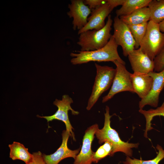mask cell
Wrapping results in <instances>:
<instances>
[{"label": "cell", "instance_id": "cell-1", "mask_svg": "<svg viewBox=\"0 0 164 164\" xmlns=\"http://www.w3.org/2000/svg\"><path fill=\"white\" fill-rule=\"evenodd\" d=\"M118 46L112 35L107 44L103 47L98 50L90 51H76L79 53H71L70 56L73 57L71 62L73 65L80 64L90 61L98 62L111 61L117 60L125 64V62L119 56L117 50Z\"/></svg>", "mask_w": 164, "mask_h": 164}, {"label": "cell", "instance_id": "cell-2", "mask_svg": "<svg viewBox=\"0 0 164 164\" xmlns=\"http://www.w3.org/2000/svg\"><path fill=\"white\" fill-rule=\"evenodd\" d=\"M105 111L104 126L101 129L98 128L95 133L99 144H101L108 142L112 144L113 149L111 156L115 152H120L129 157L132 156V149L138 148L139 143H130L122 141L117 132L111 126L110 119L112 115H110L109 108L108 106H106Z\"/></svg>", "mask_w": 164, "mask_h": 164}, {"label": "cell", "instance_id": "cell-3", "mask_svg": "<svg viewBox=\"0 0 164 164\" xmlns=\"http://www.w3.org/2000/svg\"><path fill=\"white\" fill-rule=\"evenodd\" d=\"M112 22L111 16L109 15L103 28L98 30H88L80 34L77 43L81 47L80 51L94 50L105 46L111 36L110 32Z\"/></svg>", "mask_w": 164, "mask_h": 164}, {"label": "cell", "instance_id": "cell-4", "mask_svg": "<svg viewBox=\"0 0 164 164\" xmlns=\"http://www.w3.org/2000/svg\"><path fill=\"white\" fill-rule=\"evenodd\" d=\"M96 75L92 93L89 98L86 107L90 110L102 94L112 84L116 69L108 66H101L95 63Z\"/></svg>", "mask_w": 164, "mask_h": 164}, {"label": "cell", "instance_id": "cell-5", "mask_svg": "<svg viewBox=\"0 0 164 164\" xmlns=\"http://www.w3.org/2000/svg\"><path fill=\"white\" fill-rule=\"evenodd\" d=\"M164 46V33L159 29V25L150 20L148 22L145 35L140 48L152 60Z\"/></svg>", "mask_w": 164, "mask_h": 164}, {"label": "cell", "instance_id": "cell-6", "mask_svg": "<svg viewBox=\"0 0 164 164\" xmlns=\"http://www.w3.org/2000/svg\"><path fill=\"white\" fill-rule=\"evenodd\" d=\"M113 63L116 66L115 73L110 90L108 94L102 98V103L107 101L115 94L120 92L134 93L131 77V73L127 70L125 65L117 60Z\"/></svg>", "mask_w": 164, "mask_h": 164}, {"label": "cell", "instance_id": "cell-7", "mask_svg": "<svg viewBox=\"0 0 164 164\" xmlns=\"http://www.w3.org/2000/svg\"><path fill=\"white\" fill-rule=\"evenodd\" d=\"M73 102L72 99L68 95H64L62 96L61 100L56 99L53 102V104L58 108L56 112L53 115L49 116H41L38 115L37 116L43 118L46 120L47 121L57 120L63 121L65 124L66 130L70 134L71 137L74 141H75V135L73 131L74 129L69 120L68 112L69 110L71 111L74 115H78L79 112L73 110L71 107V104Z\"/></svg>", "mask_w": 164, "mask_h": 164}, {"label": "cell", "instance_id": "cell-8", "mask_svg": "<svg viewBox=\"0 0 164 164\" xmlns=\"http://www.w3.org/2000/svg\"><path fill=\"white\" fill-rule=\"evenodd\" d=\"M114 29L113 35L118 46L122 48L123 54L125 56L135 49V42L128 26L119 17L115 16L113 23Z\"/></svg>", "mask_w": 164, "mask_h": 164}, {"label": "cell", "instance_id": "cell-9", "mask_svg": "<svg viewBox=\"0 0 164 164\" xmlns=\"http://www.w3.org/2000/svg\"><path fill=\"white\" fill-rule=\"evenodd\" d=\"M98 128V124H95L85 130L81 149L74 159L73 164H91L93 162L94 152L91 149V145Z\"/></svg>", "mask_w": 164, "mask_h": 164}, {"label": "cell", "instance_id": "cell-10", "mask_svg": "<svg viewBox=\"0 0 164 164\" xmlns=\"http://www.w3.org/2000/svg\"><path fill=\"white\" fill-rule=\"evenodd\" d=\"M148 74L153 79L152 87L149 94L141 99L139 102V109H142L147 105L154 107H157L160 94L164 87V69L159 72L153 71Z\"/></svg>", "mask_w": 164, "mask_h": 164}, {"label": "cell", "instance_id": "cell-11", "mask_svg": "<svg viewBox=\"0 0 164 164\" xmlns=\"http://www.w3.org/2000/svg\"><path fill=\"white\" fill-rule=\"evenodd\" d=\"M70 11L67 14L70 18H73V29L79 30L85 26L87 22L88 17L91 10L85 5L84 0H72L68 5Z\"/></svg>", "mask_w": 164, "mask_h": 164}, {"label": "cell", "instance_id": "cell-12", "mask_svg": "<svg viewBox=\"0 0 164 164\" xmlns=\"http://www.w3.org/2000/svg\"><path fill=\"white\" fill-rule=\"evenodd\" d=\"M62 135V143L55 152L49 155L43 154V158L47 164H58L61 160L68 158H73L74 159L80 152V148L75 150L68 148L67 142L71 135L68 131L66 130L63 131Z\"/></svg>", "mask_w": 164, "mask_h": 164}, {"label": "cell", "instance_id": "cell-13", "mask_svg": "<svg viewBox=\"0 0 164 164\" xmlns=\"http://www.w3.org/2000/svg\"><path fill=\"white\" fill-rule=\"evenodd\" d=\"M91 11V15L88 18L87 24L78 31V34L88 30H98L103 28L106 24L105 19L112 10L106 1L105 3Z\"/></svg>", "mask_w": 164, "mask_h": 164}, {"label": "cell", "instance_id": "cell-14", "mask_svg": "<svg viewBox=\"0 0 164 164\" xmlns=\"http://www.w3.org/2000/svg\"><path fill=\"white\" fill-rule=\"evenodd\" d=\"M132 68L134 73L148 74L154 69V60L139 48L134 49L128 56Z\"/></svg>", "mask_w": 164, "mask_h": 164}, {"label": "cell", "instance_id": "cell-15", "mask_svg": "<svg viewBox=\"0 0 164 164\" xmlns=\"http://www.w3.org/2000/svg\"><path fill=\"white\" fill-rule=\"evenodd\" d=\"M131 77L134 93L141 99L146 97L151 90L152 78L148 73H131Z\"/></svg>", "mask_w": 164, "mask_h": 164}, {"label": "cell", "instance_id": "cell-16", "mask_svg": "<svg viewBox=\"0 0 164 164\" xmlns=\"http://www.w3.org/2000/svg\"><path fill=\"white\" fill-rule=\"evenodd\" d=\"M150 11L148 7L139 9L129 15L119 17L120 19L128 26L148 22L150 21Z\"/></svg>", "mask_w": 164, "mask_h": 164}, {"label": "cell", "instance_id": "cell-17", "mask_svg": "<svg viewBox=\"0 0 164 164\" xmlns=\"http://www.w3.org/2000/svg\"><path fill=\"white\" fill-rule=\"evenodd\" d=\"M8 146L10 150L9 157L12 160H21L26 164L32 160V154L29 152L28 149L26 148L23 144L14 142Z\"/></svg>", "mask_w": 164, "mask_h": 164}, {"label": "cell", "instance_id": "cell-18", "mask_svg": "<svg viewBox=\"0 0 164 164\" xmlns=\"http://www.w3.org/2000/svg\"><path fill=\"white\" fill-rule=\"evenodd\" d=\"M151 0H125L122 6L116 10V16L129 15L136 10L148 6Z\"/></svg>", "mask_w": 164, "mask_h": 164}, {"label": "cell", "instance_id": "cell-19", "mask_svg": "<svg viewBox=\"0 0 164 164\" xmlns=\"http://www.w3.org/2000/svg\"><path fill=\"white\" fill-rule=\"evenodd\" d=\"M148 6L150 13V20L159 24L164 20V0H151Z\"/></svg>", "mask_w": 164, "mask_h": 164}, {"label": "cell", "instance_id": "cell-20", "mask_svg": "<svg viewBox=\"0 0 164 164\" xmlns=\"http://www.w3.org/2000/svg\"><path fill=\"white\" fill-rule=\"evenodd\" d=\"M139 112L143 114L145 118L146 123L144 136L148 138V132L153 129L151 122L153 118L156 116H162L164 117V102L161 106L155 109H150L148 111L139 109Z\"/></svg>", "mask_w": 164, "mask_h": 164}, {"label": "cell", "instance_id": "cell-21", "mask_svg": "<svg viewBox=\"0 0 164 164\" xmlns=\"http://www.w3.org/2000/svg\"><path fill=\"white\" fill-rule=\"evenodd\" d=\"M148 22L128 26L135 41V49H138L146 32Z\"/></svg>", "mask_w": 164, "mask_h": 164}, {"label": "cell", "instance_id": "cell-22", "mask_svg": "<svg viewBox=\"0 0 164 164\" xmlns=\"http://www.w3.org/2000/svg\"><path fill=\"white\" fill-rule=\"evenodd\" d=\"M156 149L158 151L156 156L154 159L149 160H143L135 158L132 159L127 155L124 164H159L164 158V149L160 145H158Z\"/></svg>", "mask_w": 164, "mask_h": 164}, {"label": "cell", "instance_id": "cell-23", "mask_svg": "<svg viewBox=\"0 0 164 164\" xmlns=\"http://www.w3.org/2000/svg\"><path fill=\"white\" fill-rule=\"evenodd\" d=\"M113 146L111 144L106 142L101 146L96 152H94L93 162L97 163L100 160L108 155L111 156L113 151Z\"/></svg>", "mask_w": 164, "mask_h": 164}, {"label": "cell", "instance_id": "cell-24", "mask_svg": "<svg viewBox=\"0 0 164 164\" xmlns=\"http://www.w3.org/2000/svg\"><path fill=\"white\" fill-rule=\"evenodd\" d=\"M155 72H159L164 69V46L154 60Z\"/></svg>", "mask_w": 164, "mask_h": 164}, {"label": "cell", "instance_id": "cell-25", "mask_svg": "<svg viewBox=\"0 0 164 164\" xmlns=\"http://www.w3.org/2000/svg\"><path fill=\"white\" fill-rule=\"evenodd\" d=\"M32 155L33 157L32 160L29 163L26 164H47L41 152L39 151L33 152Z\"/></svg>", "mask_w": 164, "mask_h": 164}, {"label": "cell", "instance_id": "cell-26", "mask_svg": "<svg viewBox=\"0 0 164 164\" xmlns=\"http://www.w3.org/2000/svg\"><path fill=\"white\" fill-rule=\"evenodd\" d=\"M85 5H88L91 9H94L102 5L106 2V0H84Z\"/></svg>", "mask_w": 164, "mask_h": 164}, {"label": "cell", "instance_id": "cell-27", "mask_svg": "<svg viewBox=\"0 0 164 164\" xmlns=\"http://www.w3.org/2000/svg\"><path fill=\"white\" fill-rule=\"evenodd\" d=\"M107 2L109 5L111 10L117 6L122 5L125 1V0H107Z\"/></svg>", "mask_w": 164, "mask_h": 164}, {"label": "cell", "instance_id": "cell-28", "mask_svg": "<svg viewBox=\"0 0 164 164\" xmlns=\"http://www.w3.org/2000/svg\"><path fill=\"white\" fill-rule=\"evenodd\" d=\"M159 25L160 31L164 33V20L159 24Z\"/></svg>", "mask_w": 164, "mask_h": 164}]
</instances>
